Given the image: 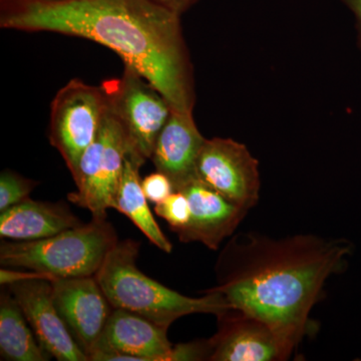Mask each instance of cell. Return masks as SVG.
I'll return each instance as SVG.
<instances>
[{
  "instance_id": "obj_8",
  "label": "cell",
  "mask_w": 361,
  "mask_h": 361,
  "mask_svg": "<svg viewBox=\"0 0 361 361\" xmlns=\"http://www.w3.org/2000/svg\"><path fill=\"white\" fill-rule=\"evenodd\" d=\"M196 179L248 211L260 198L259 161L245 145L233 139H206L197 160Z\"/></svg>"
},
{
  "instance_id": "obj_14",
  "label": "cell",
  "mask_w": 361,
  "mask_h": 361,
  "mask_svg": "<svg viewBox=\"0 0 361 361\" xmlns=\"http://www.w3.org/2000/svg\"><path fill=\"white\" fill-rule=\"evenodd\" d=\"M193 113L172 109L157 139L151 160L158 172L167 176L175 191L196 179V164L205 142Z\"/></svg>"
},
{
  "instance_id": "obj_23",
  "label": "cell",
  "mask_w": 361,
  "mask_h": 361,
  "mask_svg": "<svg viewBox=\"0 0 361 361\" xmlns=\"http://www.w3.org/2000/svg\"><path fill=\"white\" fill-rule=\"evenodd\" d=\"M348 7L355 16L356 30V44L361 52V0H339Z\"/></svg>"
},
{
  "instance_id": "obj_25",
  "label": "cell",
  "mask_w": 361,
  "mask_h": 361,
  "mask_svg": "<svg viewBox=\"0 0 361 361\" xmlns=\"http://www.w3.org/2000/svg\"><path fill=\"white\" fill-rule=\"evenodd\" d=\"M37 1H56V0H37Z\"/></svg>"
},
{
  "instance_id": "obj_1",
  "label": "cell",
  "mask_w": 361,
  "mask_h": 361,
  "mask_svg": "<svg viewBox=\"0 0 361 361\" xmlns=\"http://www.w3.org/2000/svg\"><path fill=\"white\" fill-rule=\"evenodd\" d=\"M180 16L155 0H1L0 26L104 45L153 85L172 109L193 113V66Z\"/></svg>"
},
{
  "instance_id": "obj_15",
  "label": "cell",
  "mask_w": 361,
  "mask_h": 361,
  "mask_svg": "<svg viewBox=\"0 0 361 361\" xmlns=\"http://www.w3.org/2000/svg\"><path fill=\"white\" fill-rule=\"evenodd\" d=\"M0 213V236L13 241L49 238L82 224L65 203L30 198Z\"/></svg>"
},
{
  "instance_id": "obj_17",
  "label": "cell",
  "mask_w": 361,
  "mask_h": 361,
  "mask_svg": "<svg viewBox=\"0 0 361 361\" xmlns=\"http://www.w3.org/2000/svg\"><path fill=\"white\" fill-rule=\"evenodd\" d=\"M20 304L7 289L0 296V355L11 361L49 360V353L40 345L32 327L28 326Z\"/></svg>"
},
{
  "instance_id": "obj_10",
  "label": "cell",
  "mask_w": 361,
  "mask_h": 361,
  "mask_svg": "<svg viewBox=\"0 0 361 361\" xmlns=\"http://www.w3.org/2000/svg\"><path fill=\"white\" fill-rule=\"evenodd\" d=\"M168 329L129 310L114 308L90 361H169Z\"/></svg>"
},
{
  "instance_id": "obj_22",
  "label": "cell",
  "mask_w": 361,
  "mask_h": 361,
  "mask_svg": "<svg viewBox=\"0 0 361 361\" xmlns=\"http://www.w3.org/2000/svg\"><path fill=\"white\" fill-rule=\"evenodd\" d=\"M45 279L49 281H54V278L44 273L30 270V272L16 269H11L8 267H2L0 270V283L2 286L16 283V282L25 281V280Z\"/></svg>"
},
{
  "instance_id": "obj_16",
  "label": "cell",
  "mask_w": 361,
  "mask_h": 361,
  "mask_svg": "<svg viewBox=\"0 0 361 361\" xmlns=\"http://www.w3.org/2000/svg\"><path fill=\"white\" fill-rule=\"evenodd\" d=\"M144 164L126 154L122 179L116 194L114 209L127 216L132 223L160 250L165 253L173 251V245L154 217L148 199L142 191L140 169Z\"/></svg>"
},
{
  "instance_id": "obj_21",
  "label": "cell",
  "mask_w": 361,
  "mask_h": 361,
  "mask_svg": "<svg viewBox=\"0 0 361 361\" xmlns=\"http://www.w3.org/2000/svg\"><path fill=\"white\" fill-rule=\"evenodd\" d=\"M142 188L147 199L155 205L166 200L175 191L171 180L158 171L142 180Z\"/></svg>"
},
{
  "instance_id": "obj_20",
  "label": "cell",
  "mask_w": 361,
  "mask_h": 361,
  "mask_svg": "<svg viewBox=\"0 0 361 361\" xmlns=\"http://www.w3.org/2000/svg\"><path fill=\"white\" fill-rule=\"evenodd\" d=\"M212 351L210 339L176 344L171 351L169 361L210 360Z\"/></svg>"
},
{
  "instance_id": "obj_2",
  "label": "cell",
  "mask_w": 361,
  "mask_h": 361,
  "mask_svg": "<svg viewBox=\"0 0 361 361\" xmlns=\"http://www.w3.org/2000/svg\"><path fill=\"white\" fill-rule=\"evenodd\" d=\"M353 244L312 234L235 236L221 254L218 285L232 308L260 318L298 345L310 312L332 275L345 268Z\"/></svg>"
},
{
  "instance_id": "obj_7",
  "label": "cell",
  "mask_w": 361,
  "mask_h": 361,
  "mask_svg": "<svg viewBox=\"0 0 361 361\" xmlns=\"http://www.w3.org/2000/svg\"><path fill=\"white\" fill-rule=\"evenodd\" d=\"M101 85L73 78L59 90L51 106L49 141L58 149L70 170L77 173L85 149L96 139L106 110Z\"/></svg>"
},
{
  "instance_id": "obj_3",
  "label": "cell",
  "mask_w": 361,
  "mask_h": 361,
  "mask_svg": "<svg viewBox=\"0 0 361 361\" xmlns=\"http://www.w3.org/2000/svg\"><path fill=\"white\" fill-rule=\"evenodd\" d=\"M139 242H118L96 273L97 281L114 308L129 310L169 329L176 320L196 313L219 316L232 308L220 292L206 295H184L147 276L137 267Z\"/></svg>"
},
{
  "instance_id": "obj_9",
  "label": "cell",
  "mask_w": 361,
  "mask_h": 361,
  "mask_svg": "<svg viewBox=\"0 0 361 361\" xmlns=\"http://www.w3.org/2000/svg\"><path fill=\"white\" fill-rule=\"evenodd\" d=\"M217 334L211 337L212 361L287 360L296 348L274 327L236 308L218 316Z\"/></svg>"
},
{
  "instance_id": "obj_18",
  "label": "cell",
  "mask_w": 361,
  "mask_h": 361,
  "mask_svg": "<svg viewBox=\"0 0 361 361\" xmlns=\"http://www.w3.org/2000/svg\"><path fill=\"white\" fill-rule=\"evenodd\" d=\"M37 180L27 179L13 171H2L0 175V212L30 198Z\"/></svg>"
},
{
  "instance_id": "obj_6",
  "label": "cell",
  "mask_w": 361,
  "mask_h": 361,
  "mask_svg": "<svg viewBox=\"0 0 361 361\" xmlns=\"http://www.w3.org/2000/svg\"><path fill=\"white\" fill-rule=\"evenodd\" d=\"M127 149L122 127L106 106L96 139L73 176L77 190L68 194V201L89 210L92 218L106 219V212L115 205Z\"/></svg>"
},
{
  "instance_id": "obj_11",
  "label": "cell",
  "mask_w": 361,
  "mask_h": 361,
  "mask_svg": "<svg viewBox=\"0 0 361 361\" xmlns=\"http://www.w3.org/2000/svg\"><path fill=\"white\" fill-rule=\"evenodd\" d=\"M51 285L52 300L59 316L78 345L90 357L113 312V306L96 276L56 278Z\"/></svg>"
},
{
  "instance_id": "obj_12",
  "label": "cell",
  "mask_w": 361,
  "mask_h": 361,
  "mask_svg": "<svg viewBox=\"0 0 361 361\" xmlns=\"http://www.w3.org/2000/svg\"><path fill=\"white\" fill-rule=\"evenodd\" d=\"M6 287L20 304L37 341L49 356L59 361H90L54 306L51 281L25 280Z\"/></svg>"
},
{
  "instance_id": "obj_19",
  "label": "cell",
  "mask_w": 361,
  "mask_h": 361,
  "mask_svg": "<svg viewBox=\"0 0 361 361\" xmlns=\"http://www.w3.org/2000/svg\"><path fill=\"white\" fill-rule=\"evenodd\" d=\"M154 211L159 217L167 221L176 234L186 227L190 220V205L186 195L174 191L166 200L156 204Z\"/></svg>"
},
{
  "instance_id": "obj_4",
  "label": "cell",
  "mask_w": 361,
  "mask_h": 361,
  "mask_svg": "<svg viewBox=\"0 0 361 361\" xmlns=\"http://www.w3.org/2000/svg\"><path fill=\"white\" fill-rule=\"evenodd\" d=\"M116 230L106 219L92 218L49 238L2 242V267L37 271L56 279L94 276L118 243Z\"/></svg>"
},
{
  "instance_id": "obj_13",
  "label": "cell",
  "mask_w": 361,
  "mask_h": 361,
  "mask_svg": "<svg viewBox=\"0 0 361 361\" xmlns=\"http://www.w3.org/2000/svg\"><path fill=\"white\" fill-rule=\"evenodd\" d=\"M179 191L186 195L190 205L189 223L177 233L183 243L200 242L211 250H218L249 212L198 179L192 180Z\"/></svg>"
},
{
  "instance_id": "obj_5",
  "label": "cell",
  "mask_w": 361,
  "mask_h": 361,
  "mask_svg": "<svg viewBox=\"0 0 361 361\" xmlns=\"http://www.w3.org/2000/svg\"><path fill=\"white\" fill-rule=\"evenodd\" d=\"M101 87L127 139V153L146 163L151 159L172 106L153 85L129 66L125 65L121 77L104 80Z\"/></svg>"
},
{
  "instance_id": "obj_24",
  "label": "cell",
  "mask_w": 361,
  "mask_h": 361,
  "mask_svg": "<svg viewBox=\"0 0 361 361\" xmlns=\"http://www.w3.org/2000/svg\"><path fill=\"white\" fill-rule=\"evenodd\" d=\"M155 1L182 16L185 11L191 8L199 0H155Z\"/></svg>"
}]
</instances>
